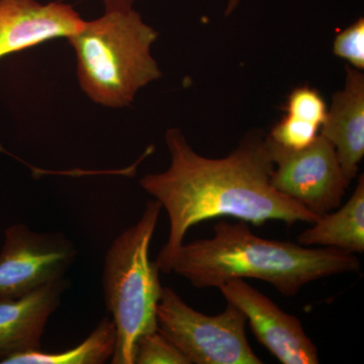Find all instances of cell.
<instances>
[{
	"label": "cell",
	"mask_w": 364,
	"mask_h": 364,
	"mask_svg": "<svg viewBox=\"0 0 364 364\" xmlns=\"http://www.w3.org/2000/svg\"><path fill=\"white\" fill-rule=\"evenodd\" d=\"M76 257L77 249L62 232L11 225L0 250V298H20L65 277Z\"/></svg>",
	"instance_id": "52a82bcc"
},
{
	"label": "cell",
	"mask_w": 364,
	"mask_h": 364,
	"mask_svg": "<svg viewBox=\"0 0 364 364\" xmlns=\"http://www.w3.org/2000/svg\"><path fill=\"white\" fill-rule=\"evenodd\" d=\"M85 21L68 4L0 0V59L57 38H70Z\"/></svg>",
	"instance_id": "9c48e42d"
},
{
	"label": "cell",
	"mask_w": 364,
	"mask_h": 364,
	"mask_svg": "<svg viewBox=\"0 0 364 364\" xmlns=\"http://www.w3.org/2000/svg\"><path fill=\"white\" fill-rule=\"evenodd\" d=\"M334 54L348 61L358 70L364 68V20L356 21L353 25L338 33L333 47Z\"/></svg>",
	"instance_id": "e0dca14e"
},
{
	"label": "cell",
	"mask_w": 364,
	"mask_h": 364,
	"mask_svg": "<svg viewBox=\"0 0 364 364\" xmlns=\"http://www.w3.org/2000/svg\"><path fill=\"white\" fill-rule=\"evenodd\" d=\"M168 169L140 181L146 193L161 203L169 218V236L155 262L171 272L172 261L191 227L207 220L231 217L261 226L267 221L313 224L318 215L273 188V161L267 138L246 136L224 158L198 154L178 129L165 135Z\"/></svg>",
	"instance_id": "6da1fadb"
},
{
	"label": "cell",
	"mask_w": 364,
	"mask_h": 364,
	"mask_svg": "<svg viewBox=\"0 0 364 364\" xmlns=\"http://www.w3.org/2000/svg\"><path fill=\"white\" fill-rule=\"evenodd\" d=\"M267 140L273 188L318 217L341 205L349 184L334 147L324 136L318 134L310 146L299 150L282 147L268 136Z\"/></svg>",
	"instance_id": "8992f818"
},
{
	"label": "cell",
	"mask_w": 364,
	"mask_h": 364,
	"mask_svg": "<svg viewBox=\"0 0 364 364\" xmlns=\"http://www.w3.org/2000/svg\"><path fill=\"white\" fill-rule=\"evenodd\" d=\"M161 210L157 200H149L138 223L122 232L105 254V303L117 333L112 364H135L136 341L158 329L163 287L149 250Z\"/></svg>",
	"instance_id": "277c9868"
},
{
	"label": "cell",
	"mask_w": 364,
	"mask_h": 364,
	"mask_svg": "<svg viewBox=\"0 0 364 364\" xmlns=\"http://www.w3.org/2000/svg\"><path fill=\"white\" fill-rule=\"evenodd\" d=\"M287 114L315 124L321 129L327 117L328 107L317 90L308 86L296 88L287 102Z\"/></svg>",
	"instance_id": "2e32d148"
},
{
	"label": "cell",
	"mask_w": 364,
	"mask_h": 364,
	"mask_svg": "<svg viewBox=\"0 0 364 364\" xmlns=\"http://www.w3.org/2000/svg\"><path fill=\"white\" fill-rule=\"evenodd\" d=\"M135 364H191L183 353L159 330L136 341Z\"/></svg>",
	"instance_id": "5bb4252c"
},
{
	"label": "cell",
	"mask_w": 364,
	"mask_h": 364,
	"mask_svg": "<svg viewBox=\"0 0 364 364\" xmlns=\"http://www.w3.org/2000/svg\"><path fill=\"white\" fill-rule=\"evenodd\" d=\"M158 33L133 9L105 11L68 38L81 88L98 105L128 107L140 88L161 77L151 47Z\"/></svg>",
	"instance_id": "3957f363"
},
{
	"label": "cell",
	"mask_w": 364,
	"mask_h": 364,
	"mask_svg": "<svg viewBox=\"0 0 364 364\" xmlns=\"http://www.w3.org/2000/svg\"><path fill=\"white\" fill-rule=\"evenodd\" d=\"M156 318L158 330L191 364L263 363L249 344L245 315L233 304L218 315H205L171 287H163Z\"/></svg>",
	"instance_id": "5b68a950"
},
{
	"label": "cell",
	"mask_w": 364,
	"mask_h": 364,
	"mask_svg": "<svg viewBox=\"0 0 364 364\" xmlns=\"http://www.w3.org/2000/svg\"><path fill=\"white\" fill-rule=\"evenodd\" d=\"M320 128L287 114L273 127L268 138L287 149L299 150L308 147L316 140Z\"/></svg>",
	"instance_id": "9a60e30c"
},
{
	"label": "cell",
	"mask_w": 364,
	"mask_h": 364,
	"mask_svg": "<svg viewBox=\"0 0 364 364\" xmlns=\"http://www.w3.org/2000/svg\"><path fill=\"white\" fill-rule=\"evenodd\" d=\"M105 11H126L133 9V4L135 0H104Z\"/></svg>",
	"instance_id": "ac0fdd59"
},
{
	"label": "cell",
	"mask_w": 364,
	"mask_h": 364,
	"mask_svg": "<svg viewBox=\"0 0 364 364\" xmlns=\"http://www.w3.org/2000/svg\"><path fill=\"white\" fill-rule=\"evenodd\" d=\"M116 327L111 318L100 320L77 346L61 352L33 350L11 356L0 364H102L111 360L116 346Z\"/></svg>",
	"instance_id": "4fadbf2b"
},
{
	"label": "cell",
	"mask_w": 364,
	"mask_h": 364,
	"mask_svg": "<svg viewBox=\"0 0 364 364\" xmlns=\"http://www.w3.org/2000/svg\"><path fill=\"white\" fill-rule=\"evenodd\" d=\"M344 88L334 93L320 135L331 143L347 183L355 178L364 156V76L346 67Z\"/></svg>",
	"instance_id": "8fae6325"
},
{
	"label": "cell",
	"mask_w": 364,
	"mask_h": 364,
	"mask_svg": "<svg viewBox=\"0 0 364 364\" xmlns=\"http://www.w3.org/2000/svg\"><path fill=\"white\" fill-rule=\"evenodd\" d=\"M219 289L228 303L233 304L244 313L255 338L279 363H320L317 347L296 316L282 311L245 279L228 280Z\"/></svg>",
	"instance_id": "ba28073f"
},
{
	"label": "cell",
	"mask_w": 364,
	"mask_h": 364,
	"mask_svg": "<svg viewBox=\"0 0 364 364\" xmlns=\"http://www.w3.org/2000/svg\"><path fill=\"white\" fill-rule=\"evenodd\" d=\"M360 268L353 254L261 238L252 233L248 223L238 220L220 221L210 238L182 244L171 272L196 289H219L235 279L262 280L282 296L293 298L311 282L359 272Z\"/></svg>",
	"instance_id": "7a4b0ae2"
},
{
	"label": "cell",
	"mask_w": 364,
	"mask_h": 364,
	"mask_svg": "<svg viewBox=\"0 0 364 364\" xmlns=\"http://www.w3.org/2000/svg\"><path fill=\"white\" fill-rule=\"evenodd\" d=\"M313 226L299 235L298 243L306 247L337 249L345 253L364 252V176L344 205L333 214L320 215Z\"/></svg>",
	"instance_id": "7c38bea8"
},
{
	"label": "cell",
	"mask_w": 364,
	"mask_h": 364,
	"mask_svg": "<svg viewBox=\"0 0 364 364\" xmlns=\"http://www.w3.org/2000/svg\"><path fill=\"white\" fill-rule=\"evenodd\" d=\"M70 287L64 277L20 298H0V361L42 349L46 325Z\"/></svg>",
	"instance_id": "30bf717a"
}]
</instances>
